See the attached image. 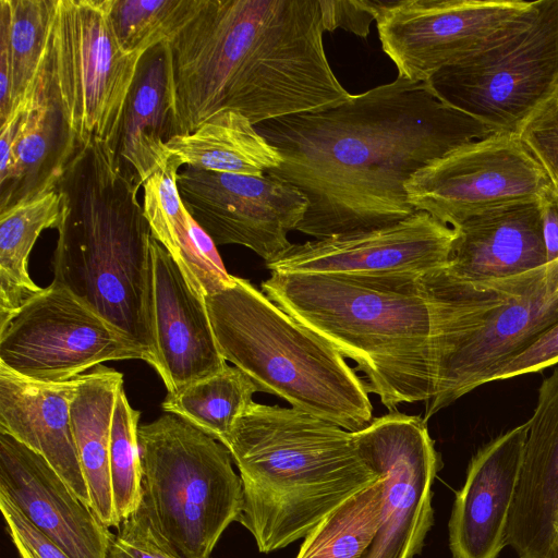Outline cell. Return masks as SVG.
Segmentation results:
<instances>
[{"mask_svg":"<svg viewBox=\"0 0 558 558\" xmlns=\"http://www.w3.org/2000/svg\"><path fill=\"white\" fill-rule=\"evenodd\" d=\"M281 155L267 173L308 207L296 231L324 239L399 222L415 211L407 184L432 161L496 132L403 77L322 111L255 125Z\"/></svg>","mask_w":558,"mask_h":558,"instance_id":"6da1fadb","label":"cell"},{"mask_svg":"<svg viewBox=\"0 0 558 558\" xmlns=\"http://www.w3.org/2000/svg\"><path fill=\"white\" fill-rule=\"evenodd\" d=\"M324 32L319 0H204L166 43L175 135L226 110L257 125L345 101Z\"/></svg>","mask_w":558,"mask_h":558,"instance_id":"7a4b0ae2","label":"cell"},{"mask_svg":"<svg viewBox=\"0 0 558 558\" xmlns=\"http://www.w3.org/2000/svg\"><path fill=\"white\" fill-rule=\"evenodd\" d=\"M136 174L108 145H77L57 182L51 283L72 292L155 364L151 232Z\"/></svg>","mask_w":558,"mask_h":558,"instance_id":"3957f363","label":"cell"},{"mask_svg":"<svg viewBox=\"0 0 558 558\" xmlns=\"http://www.w3.org/2000/svg\"><path fill=\"white\" fill-rule=\"evenodd\" d=\"M225 446L242 480L238 522L264 554L304 538L381 477L353 433L295 408L253 402Z\"/></svg>","mask_w":558,"mask_h":558,"instance_id":"277c9868","label":"cell"},{"mask_svg":"<svg viewBox=\"0 0 558 558\" xmlns=\"http://www.w3.org/2000/svg\"><path fill=\"white\" fill-rule=\"evenodd\" d=\"M262 291L354 361L389 411L434 397L433 320L422 275L271 272Z\"/></svg>","mask_w":558,"mask_h":558,"instance_id":"5b68a950","label":"cell"},{"mask_svg":"<svg viewBox=\"0 0 558 558\" xmlns=\"http://www.w3.org/2000/svg\"><path fill=\"white\" fill-rule=\"evenodd\" d=\"M205 303L221 355L259 391L351 433L372 422L366 380L329 342L248 280L233 276Z\"/></svg>","mask_w":558,"mask_h":558,"instance_id":"8992f818","label":"cell"},{"mask_svg":"<svg viewBox=\"0 0 558 558\" xmlns=\"http://www.w3.org/2000/svg\"><path fill=\"white\" fill-rule=\"evenodd\" d=\"M142 500L159 545L174 558H209L239 521L243 486L221 442L172 413L138 427Z\"/></svg>","mask_w":558,"mask_h":558,"instance_id":"52a82bcc","label":"cell"},{"mask_svg":"<svg viewBox=\"0 0 558 558\" xmlns=\"http://www.w3.org/2000/svg\"><path fill=\"white\" fill-rule=\"evenodd\" d=\"M111 0H56L47 60L50 95L78 145L117 153L125 102L143 56L120 44Z\"/></svg>","mask_w":558,"mask_h":558,"instance_id":"ba28073f","label":"cell"},{"mask_svg":"<svg viewBox=\"0 0 558 558\" xmlns=\"http://www.w3.org/2000/svg\"><path fill=\"white\" fill-rule=\"evenodd\" d=\"M428 303L435 393L426 402L425 421L489 383L501 365L558 323V258L522 274L514 291L485 312L466 313Z\"/></svg>","mask_w":558,"mask_h":558,"instance_id":"9c48e42d","label":"cell"},{"mask_svg":"<svg viewBox=\"0 0 558 558\" xmlns=\"http://www.w3.org/2000/svg\"><path fill=\"white\" fill-rule=\"evenodd\" d=\"M436 95L499 133L521 125L558 92V0L493 48L427 82Z\"/></svg>","mask_w":558,"mask_h":558,"instance_id":"30bf717a","label":"cell"},{"mask_svg":"<svg viewBox=\"0 0 558 558\" xmlns=\"http://www.w3.org/2000/svg\"><path fill=\"white\" fill-rule=\"evenodd\" d=\"M538 1H375L381 48L398 76L428 82L510 37L535 16Z\"/></svg>","mask_w":558,"mask_h":558,"instance_id":"8fae6325","label":"cell"},{"mask_svg":"<svg viewBox=\"0 0 558 558\" xmlns=\"http://www.w3.org/2000/svg\"><path fill=\"white\" fill-rule=\"evenodd\" d=\"M145 353L69 290L50 283L0 329V364L40 383H64L107 361Z\"/></svg>","mask_w":558,"mask_h":558,"instance_id":"7c38bea8","label":"cell"},{"mask_svg":"<svg viewBox=\"0 0 558 558\" xmlns=\"http://www.w3.org/2000/svg\"><path fill=\"white\" fill-rule=\"evenodd\" d=\"M553 185L517 133H496L461 146L416 171L407 184L410 204L456 228L464 220L530 202Z\"/></svg>","mask_w":558,"mask_h":558,"instance_id":"4fadbf2b","label":"cell"},{"mask_svg":"<svg viewBox=\"0 0 558 558\" xmlns=\"http://www.w3.org/2000/svg\"><path fill=\"white\" fill-rule=\"evenodd\" d=\"M353 435L385 482L378 529L361 558H413L433 524L432 485L439 468L426 421L395 410Z\"/></svg>","mask_w":558,"mask_h":558,"instance_id":"5bb4252c","label":"cell"},{"mask_svg":"<svg viewBox=\"0 0 558 558\" xmlns=\"http://www.w3.org/2000/svg\"><path fill=\"white\" fill-rule=\"evenodd\" d=\"M181 199L215 245L248 247L266 263L292 243L308 207L295 186L268 173L246 175L185 167L178 172Z\"/></svg>","mask_w":558,"mask_h":558,"instance_id":"9a60e30c","label":"cell"},{"mask_svg":"<svg viewBox=\"0 0 558 558\" xmlns=\"http://www.w3.org/2000/svg\"><path fill=\"white\" fill-rule=\"evenodd\" d=\"M457 230L417 210L393 225L292 244L271 272L424 275L447 266Z\"/></svg>","mask_w":558,"mask_h":558,"instance_id":"2e32d148","label":"cell"},{"mask_svg":"<svg viewBox=\"0 0 558 558\" xmlns=\"http://www.w3.org/2000/svg\"><path fill=\"white\" fill-rule=\"evenodd\" d=\"M154 368L167 393H177L222 371L205 298L190 283L167 250L151 236Z\"/></svg>","mask_w":558,"mask_h":558,"instance_id":"e0dca14e","label":"cell"},{"mask_svg":"<svg viewBox=\"0 0 558 558\" xmlns=\"http://www.w3.org/2000/svg\"><path fill=\"white\" fill-rule=\"evenodd\" d=\"M0 493L70 558H106L109 529L44 457L2 433Z\"/></svg>","mask_w":558,"mask_h":558,"instance_id":"ac0fdd59","label":"cell"},{"mask_svg":"<svg viewBox=\"0 0 558 558\" xmlns=\"http://www.w3.org/2000/svg\"><path fill=\"white\" fill-rule=\"evenodd\" d=\"M529 423L520 424L481 448L457 493L449 520L453 558H497L519 481Z\"/></svg>","mask_w":558,"mask_h":558,"instance_id":"d6986e66","label":"cell"},{"mask_svg":"<svg viewBox=\"0 0 558 558\" xmlns=\"http://www.w3.org/2000/svg\"><path fill=\"white\" fill-rule=\"evenodd\" d=\"M80 376L40 383L0 364V433L44 457L73 494L90 507L71 425V403Z\"/></svg>","mask_w":558,"mask_h":558,"instance_id":"ffe728a7","label":"cell"},{"mask_svg":"<svg viewBox=\"0 0 558 558\" xmlns=\"http://www.w3.org/2000/svg\"><path fill=\"white\" fill-rule=\"evenodd\" d=\"M454 229L446 269L459 279L517 276L548 263L538 199L486 210Z\"/></svg>","mask_w":558,"mask_h":558,"instance_id":"44dd1931","label":"cell"},{"mask_svg":"<svg viewBox=\"0 0 558 558\" xmlns=\"http://www.w3.org/2000/svg\"><path fill=\"white\" fill-rule=\"evenodd\" d=\"M509 521L542 538L558 537V365L538 390Z\"/></svg>","mask_w":558,"mask_h":558,"instance_id":"7402d4cb","label":"cell"},{"mask_svg":"<svg viewBox=\"0 0 558 558\" xmlns=\"http://www.w3.org/2000/svg\"><path fill=\"white\" fill-rule=\"evenodd\" d=\"M166 44L143 54L121 121L117 155L142 182L168 158L174 136Z\"/></svg>","mask_w":558,"mask_h":558,"instance_id":"603a6c76","label":"cell"},{"mask_svg":"<svg viewBox=\"0 0 558 558\" xmlns=\"http://www.w3.org/2000/svg\"><path fill=\"white\" fill-rule=\"evenodd\" d=\"M123 375L98 365L80 376L71 403V425L90 508L108 529L119 527L110 478V438L116 400Z\"/></svg>","mask_w":558,"mask_h":558,"instance_id":"cb8c5ba5","label":"cell"},{"mask_svg":"<svg viewBox=\"0 0 558 558\" xmlns=\"http://www.w3.org/2000/svg\"><path fill=\"white\" fill-rule=\"evenodd\" d=\"M77 145L50 95L46 70L15 131L13 171L0 190V209L57 185Z\"/></svg>","mask_w":558,"mask_h":558,"instance_id":"d4e9b609","label":"cell"},{"mask_svg":"<svg viewBox=\"0 0 558 558\" xmlns=\"http://www.w3.org/2000/svg\"><path fill=\"white\" fill-rule=\"evenodd\" d=\"M166 147L180 166L215 172L264 175L282 162L255 125L231 110L210 117L191 133L172 136Z\"/></svg>","mask_w":558,"mask_h":558,"instance_id":"484cf974","label":"cell"},{"mask_svg":"<svg viewBox=\"0 0 558 558\" xmlns=\"http://www.w3.org/2000/svg\"><path fill=\"white\" fill-rule=\"evenodd\" d=\"M61 213L57 185L0 209V329L44 289L29 277V254L48 228H56Z\"/></svg>","mask_w":558,"mask_h":558,"instance_id":"4316f807","label":"cell"},{"mask_svg":"<svg viewBox=\"0 0 558 558\" xmlns=\"http://www.w3.org/2000/svg\"><path fill=\"white\" fill-rule=\"evenodd\" d=\"M54 2L0 0V43L11 63L12 110L32 99L46 72Z\"/></svg>","mask_w":558,"mask_h":558,"instance_id":"83f0119b","label":"cell"},{"mask_svg":"<svg viewBox=\"0 0 558 558\" xmlns=\"http://www.w3.org/2000/svg\"><path fill=\"white\" fill-rule=\"evenodd\" d=\"M259 388L243 371L227 365L222 371L194 381L177 393H167L165 413L187 421L223 446Z\"/></svg>","mask_w":558,"mask_h":558,"instance_id":"f1b7e54d","label":"cell"},{"mask_svg":"<svg viewBox=\"0 0 558 558\" xmlns=\"http://www.w3.org/2000/svg\"><path fill=\"white\" fill-rule=\"evenodd\" d=\"M384 487L381 476L341 504L304 537L296 558H361L378 529Z\"/></svg>","mask_w":558,"mask_h":558,"instance_id":"f546056e","label":"cell"},{"mask_svg":"<svg viewBox=\"0 0 558 558\" xmlns=\"http://www.w3.org/2000/svg\"><path fill=\"white\" fill-rule=\"evenodd\" d=\"M204 0H111L110 15L122 47L143 56L168 43L199 11Z\"/></svg>","mask_w":558,"mask_h":558,"instance_id":"4dcf8cb0","label":"cell"},{"mask_svg":"<svg viewBox=\"0 0 558 558\" xmlns=\"http://www.w3.org/2000/svg\"><path fill=\"white\" fill-rule=\"evenodd\" d=\"M140 416L122 386L113 411L109 456L113 508L119 523L134 513L142 500Z\"/></svg>","mask_w":558,"mask_h":558,"instance_id":"1f68e13d","label":"cell"},{"mask_svg":"<svg viewBox=\"0 0 558 558\" xmlns=\"http://www.w3.org/2000/svg\"><path fill=\"white\" fill-rule=\"evenodd\" d=\"M517 134L558 189V96L534 111Z\"/></svg>","mask_w":558,"mask_h":558,"instance_id":"d6a6232c","label":"cell"},{"mask_svg":"<svg viewBox=\"0 0 558 558\" xmlns=\"http://www.w3.org/2000/svg\"><path fill=\"white\" fill-rule=\"evenodd\" d=\"M0 510L20 558H70L58 545L35 527L16 505L0 493Z\"/></svg>","mask_w":558,"mask_h":558,"instance_id":"836d02e7","label":"cell"},{"mask_svg":"<svg viewBox=\"0 0 558 558\" xmlns=\"http://www.w3.org/2000/svg\"><path fill=\"white\" fill-rule=\"evenodd\" d=\"M106 558H174L151 533L145 515L137 509L111 534Z\"/></svg>","mask_w":558,"mask_h":558,"instance_id":"e575fe53","label":"cell"},{"mask_svg":"<svg viewBox=\"0 0 558 558\" xmlns=\"http://www.w3.org/2000/svg\"><path fill=\"white\" fill-rule=\"evenodd\" d=\"M556 364H558V323L527 349L501 365L493 374L489 383L537 373Z\"/></svg>","mask_w":558,"mask_h":558,"instance_id":"d590c367","label":"cell"},{"mask_svg":"<svg viewBox=\"0 0 558 558\" xmlns=\"http://www.w3.org/2000/svg\"><path fill=\"white\" fill-rule=\"evenodd\" d=\"M325 31L343 28L360 37H366L369 25L375 21V1H329L319 0Z\"/></svg>","mask_w":558,"mask_h":558,"instance_id":"8d00e7d4","label":"cell"},{"mask_svg":"<svg viewBox=\"0 0 558 558\" xmlns=\"http://www.w3.org/2000/svg\"><path fill=\"white\" fill-rule=\"evenodd\" d=\"M543 234L548 262L558 258V189L551 185L539 197Z\"/></svg>","mask_w":558,"mask_h":558,"instance_id":"74e56055","label":"cell"},{"mask_svg":"<svg viewBox=\"0 0 558 558\" xmlns=\"http://www.w3.org/2000/svg\"><path fill=\"white\" fill-rule=\"evenodd\" d=\"M556 95L558 96V92H557V94H556Z\"/></svg>","mask_w":558,"mask_h":558,"instance_id":"f35d334b","label":"cell"}]
</instances>
